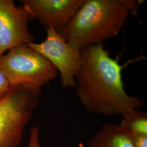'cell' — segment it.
Returning <instances> with one entry per match:
<instances>
[{"label":"cell","instance_id":"obj_1","mask_svg":"<svg viewBox=\"0 0 147 147\" xmlns=\"http://www.w3.org/2000/svg\"><path fill=\"white\" fill-rule=\"evenodd\" d=\"M82 61L77 74L76 93L81 105L88 112L113 117L138 110L143 100L128 94L124 89L118 59L110 56L102 45L81 50Z\"/></svg>","mask_w":147,"mask_h":147},{"label":"cell","instance_id":"obj_2","mask_svg":"<svg viewBox=\"0 0 147 147\" xmlns=\"http://www.w3.org/2000/svg\"><path fill=\"white\" fill-rule=\"evenodd\" d=\"M129 13L123 0H85L60 33L79 50L102 45L120 33Z\"/></svg>","mask_w":147,"mask_h":147},{"label":"cell","instance_id":"obj_3","mask_svg":"<svg viewBox=\"0 0 147 147\" xmlns=\"http://www.w3.org/2000/svg\"><path fill=\"white\" fill-rule=\"evenodd\" d=\"M41 87L28 84L11 86L0 99V147H16L25 127L39 104Z\"/></svg>","mask_w":147,"mask_h":147},{"label":"cell","instance_id":"obj_4","mask_svg":"<svg viewBox=\"0 0 147 147\" xmlns=\"http://www.w3.org/2000/svg\"><path fill=\"white\" fill-rule=\"evenodd\" d=\"M0 71L11 86L28 84L41 88L55 79L58 73L48 59L25 44L12 47L0 56Z\"/></svg>","mask_w":147,"mask_h":147},{"label":"cell","instance_id":"obj_5","mask_svg":"<svg viewBox=\"0 0 147 147\" xmlns=\"http://www.w3.org/2000/svg\"><path fill=\"white\" fill-rule=\"evenodd\" d=\"M46 39L40 43L31 42L27 45L41 53L59 72L63 87L75 88V78L82 58L81 50L73 47L52 27H47Z\"/></svg>","mask_w":147,"mask_h":147},{"label":"cell","instance_id":"obj_6","mask_svg":"<svg viewBox=\"0 0 147 147\" xmlns=\"http://www.w3.org/2000/svg\"><path fill=\"white\" fill-rule=\"evenodd\" d=\"M32 19L23 6L16 7L13 0H0V56L12 47L33 42L28 28Z\"/></svg>","mask_w":147,"mask_h":147},{"label":"cell","instance_id":"obj_7","mask_svg":"<svg viewBox=\"0 0 147 147\" xmlns=\"http://www.w3.org/2000/svg\"><path fill=\"white\" fill-rule=\"evenodd\" d=\"M85 0H22L23 7L47 27L61 33Z\"/></svg>","mask_w":147,"mask_h":147},{"label":"cell","instance_id":"obj_8","mask_svg":"<svg viewBox=\"0 0 147 147\" xmlns=\"http://www.w3.org/2000/svg\"><path fill=\"white\" fill-rule=\"evenodd\" d=\"M88 147H135L130 136L119 125L107 123L89 140Z\"/></svg>","mask_w":147,"mask_h":147},{"label":"cell","instance_id":"obj_9","mask_svg":"<svg viewBox=\"0 0 147 147\" xmlns=\"http://www.w3.org/2000/svg\"><path fill=\"white\" fill-rule=\"evenodd\" d=\"M119 125L129 135H147V114L146 112L132 111L122 117Z\"/></svg>","mask_w":147,"mask_h":147},{"label":"cell","instance_id":"obj_10","mask_svg":"<svg viewBox=\"0 0 147 147\" xmlns=\"http://www.w3.org/2000/svg\"><path fill=\"white\" fill-rule=\"evenodd\" d=\"M39 129L36 125H33L31 129L29 143L27 147H41L39 143Z\"/></svg>","mask_w":147,"mask_h":147},{"label":"cell","instance_id":"obj_11","mask_svg":"<svg viewBox=\"0 0 147 147\" xmlns=\"http://www.w3.org/2000/svg\"><path fill=\"white\" fill-rule=\"evenodd\" d=\"M135 147H147V134H137L130 135Z\"/></svg>","mask_w":147,"mask_h":147},{"label":"cell","instance_id":"obj_12","mask_svg":"<svg viewBox=\"0 0 147 147\" xmlns=\"http://www.w3.org/2000/svg\"><path fill=\"white\" fill-rule=\"evenodd\" d=\"M11 87L8 80L0 71V99L7 94Z\"/></svg>","mask_w":147,"mask_h":147},{"label":"cell","instance_id":"obj_13","mask_svg":"<svg viewBox=\"0 0 147 147\" xmlns=\"http://www.w3.org/2000/svg\"><path fill=\"white\" fill-rule=\"evenodd\" d=\"M123 2L125 5L126 8L128 9L129 11V13L135 12V14H136L137 8L138 5V1H127V0H123Z\"/></svg>","mask_w":147,"mask_h":147}]
</instances>
